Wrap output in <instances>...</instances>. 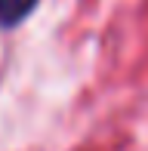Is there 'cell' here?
Listing matches in <instances>:
<instances>
[{
    "mask_svg": "<svg viewBox=\"0 0 148 151\" xmlns=\"http://www.w3.org/2000/svg\"><path fill=\"white\" fill-rule=\"evenodd\" d=\"M40 6V0H0V28L9 31L19 28L22 22H28L31 12Z\"/></svg>",
    "mask_w": 148,
    "mask_h": 151,
    "instance_id": "6da1fadb",
    "label": "cell"
}]
</instances>
